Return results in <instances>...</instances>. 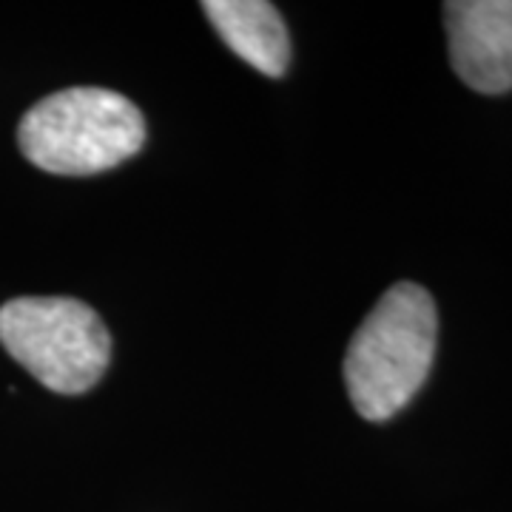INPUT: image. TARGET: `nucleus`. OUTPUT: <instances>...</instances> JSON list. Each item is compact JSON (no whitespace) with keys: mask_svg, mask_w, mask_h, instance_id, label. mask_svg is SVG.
Masks as SVG:
<instances>
[{"mask_svg":"<svg viewBox=\"0 0 512 512\" xmlns=\"http://www.w3.org/2000/svg\"><path fill=\"white\" fill-rule=\"evenodd\" d=\"M439 339L436 302L416 282H399L376 302L350 339L345 384L356 413L393 419L427 382Z\"/></svg>","mask_w":512,"mask_h":512,"instance_id":"f257e3e1","label":"nucleus"},{"mask_svg":"<svg viewBox=\"0 0 512 512\" xmlns=\"http://www.w3.org/2000/svg\"><path fill=\"white\" fill-rule=\"evenodd\" d=\"M23 157L60 177H89L126 163L146 143V120L128 97L97 86L49 94L23 114Z\"/></svg>","mask_w":512,"mask_h":512,"instance_id":"f03ea898","label":"nucleus"},{"mask_svg":"<svg viewBox=\"0 0 512 512\" xmlns=\"http://www.w3.org/2000/svg\"><path fill=\"white\" fill-rule=\"evenodd\" d=\"M0 345L37 382L63 396H80L103 379L111 336L80 299L20 296L0 308Z\"/></svg>","mask_w":512,"mask_h":512,"instance_id":"7ed1b4c3","label":"nucleus"},{"mask_svg":"<svg viewBox=\"0 0 512 512\" xmlns=\"http://www.w3.org/2000/svg\"><path fill=\"white\" fill-rule=\"evenodd\" d=\"M450 63L464 86L481 94L512 89V0L444 3Z\"/></svg>","mask_w":512,"mask_h":512,"instance_id":"20e7f679","label":"nucleus"},{"mask_svg":"<svg viewBox=\"0 0 512 512\" xmlns=\"http://www.w3.org/2000/svg\"><path fill=\"white\" fill-rule=\"evenodd\" d=\"M202 12L214 29L256 72L282 77L291 63V37L274 3L265 0H205Z\"/></svg>","mask_w":512,"mask_h":512,"instance_id":"39448f33","label":"nucleus"}]
</instances>
